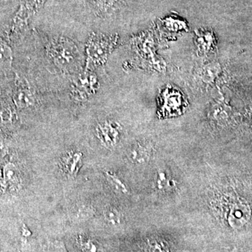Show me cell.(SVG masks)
Returning <instances> with one entry per match:
<instances>
[{"mask_svg":"<svg viewBox=\"0 0 252 252\" xmlns=\"http://www.w3.org/2000/svg\"><path fill=\"white\" fill-rule=\"evenodd\" d=\"M46 54L58 69L66 73H79L83 56L77 44L66 37L52 38L46 45Z\"/></svg>","mask_w":252,"mask_h":252,"instance_id":"cell-1","label":"cell"},{"mask_svg":"<svg viewBox=\"0 0 252 252\" xmlns=\"http://www.w3.org/2000/svg\"><path fill=\"white\" fill-rule=\"evenodd\" d=\"M119 44L117 35L93 33L88 39L85 50V70L93 71L104 65Z\"/></svg>","mask_w":252,"mask_h":252,"instance_id":"cell-2","label":"cell"},{"mask_svg":"<svg viewBox=\"0 0 252 252\" xmlns=\"http://www.w3.org/2000/svg\"><path fill=\"white\" fill-rule=\"evenodd\" d=\"M99 81L93 71L84 70L73 81L71 94L78 101H85L94 95L98 91Z\"/></svg>","mask_w":252,"mask_h":252,"instance_id":"cell-3","label":"cell"},{"mask_svg":"<svg viewBox=\"0 0 252 252\" xmlns=\"http://www.w3.org/2000/svg\"><path fill=\"white\" fill-rule=\"evenodd\" d=\"M95 133L102 145L107 148H112L117 145L120 139L121 127L113 121L104 120L96 126Z\"/></svg>","mask_w":252,"mask_h":252,"instance_id":"cell-4","label":"cell"},{"mask_svg":"<svg viewBox=\"0 0 252 252\" xmlns=\"http://www.w3.org/2000/svg\"><path fill=\"white\" fill-rule=\"evenodd\" d=\"M195 44L198 52L202 55H207L214 52L217 44V39L213 32L208 30H201L197 32Z\"/></svg>","mask_w":252,"mask_h":252,"instance_id":"cell-5","label":"cell"},{"mask_svg":"<svg viewBox=\"0 0 252 252\" xmlns=\"http://www.w3.org/2000/svg\"><path fill=\"white\" fill-rule=\"evenodd\" d=\"M94 13L99 16L112 14L122 8L127 0H91Z\"/></svg>","mask_w":252,"mask_h":252,"instance_id":"cell-6","label":"cell"},{"mask_svg":"<svg viewBox=\"0 0 252 252\" xmlns=\"http://www.w3.org/2000/svg\"><path fill=\"white\" fill-rule=\"evenodd\" d=\"M14 102L18 107L21 109L29 108L35 105V94L28 86H20L14 94Z\"/></svg>","mask_w":252,"mask_h":252,"instance_id":"cell-7","label":"cell"},{"mask_svg":"<svg viewBox=\"0 0 252 252\" xmlns=\"http://www.w3.org/2000/svg\"><path fill=\"white\" fill-rule=\"evenodd\" d=\"M3 177L9 185L16 187L21 184V173L18 167L12 162L6 164L3 170Z\"/></svg>","mask_w":252,"mask_h":252,"instance_id":"cell-8","label":"cell"},{"mask_svg":"<svg viewBox=\"0 0 252 252\" xmlns=\"http://www.w3.org/2000/svg\"><path fill=\"white\" fill-rule=\"evenodd\" d=\"M129 157L130 160L135 163H144L149 160L150 152L144 144H137L130 149Z\"/></svg>","mask_w":252,"mask_h":252,"instance_id":"cell-9","label":"cell"},{"mask_svg":"<svg viewBox=\"0 0 252 252\" xmlns=\"http://www.w3.org/2000/svg\"><path fill=\"white\" fill-rule=\"evenodd\" d=\"M219 71H220V67L215 63H211V64L204 66L203 69L199 73V75L204 83H206L207 84H210L215 81Z\"/></svg>","mask_w":252,"mask_h":252,"instance_id":"cell-10","label":"cell"},{"mask_svg":"<svg viewBox=\"0 0 252 252\" xmlns=\"http://www.w3.org/2000/svg\"><path fill=\"white\" fill-rule=\"evenodd\" d=\"M12 62V51L9 46L0 42V69H7Z\"/></svg>","mask_w":252,"mask_h":252,"instance_id":"cell-11","label":"cell"},{"mask_svg":"<svg viewBox=\"0 0 252 252\" xmlns=\"http://www.w3.org/2000/svg\"><path fill=\"white\" fill-rule=\"evenodd\" d=\"M104 220L112 225H118L122 221L120 212L114 207H108L104 211Z\"/></svg>","mask_w":252,"mask_h":252,"instance_id":"cell-12","label":"cell"},{"mask_svg":"<svg viewBox=\"0 0 252 252\" xmlns=\"http://www.w3.org/2000/svg\"><path fill=\"white\" fill-rule=\"evenodd\" d=\"M94 210L93 207L89 206V205H82L79 207L74 214V218L78 221H83L89 220L91 217L94 216Z\"/></svg>","mask_w":252,"mask_h":252,"instance_id":"cell-13","label":"cell"},{"mask_svg":"<svg viewBox=\"0 0 252 252\" xmlns=\"http://www.w3.org/2000/svg\"><path fill=\"white\" fill-rule=\"evenodd\" d=\"M79 246L84 252H102L98 245L91 239L84 238L80 236L79 239Z\"/></svg>","mask_w":252,"mask_h":252,"instance_id":"cell-14","label":"cell"},{"mask_svg":"<svg viewBox=\"0 0 252 252\" xmlns=\"http://www.w3.org/2000/svg\"><path fill=\"white\" fill-rule=\"evenodd\" d=\"M106 175L107 176V178L112 182V185L114 186V187H115L117 190H119V191L122 192V193H127V188H126L125 185L123 183L122 180L119 178L118 176L116 175L114 173H112V172H107Z\"/></svg>","mask_w":252,"mask_h":252,"instance_id":"cell-15","label":"cell"},{"mask_svg":"<svg viewBox=\"0 0 252 252\" xmlns=\"http://www.w3.org/2000/svg\"><path fill=\"white\" fill-rule=\"evenodd\" d=\"M81 155L80 154L77 153L73 154L72 158H69V161H68V165H69V170L70 173H74L77 172V165L79 164V161L81 160Z\"/></svg>","mask_w":252,"mask_h":252,"instance_id":"cell-16","label":"cell"},{"mask_svg":"<svg viewBox=\"0 0 252 252\" xmlns=\"http://www.w3.org/2000/svg\"><path fill=\"white\" fill-rule=\"evenodd\" d=\"M170 180H169V179H167L166 176H165V173L162 172H159L157 180L158 189H163L170 187V186H171L170 185Z\"/></svg>","mask_w":252,"mask_h":252,"instance_id":"cell-17","label":"cell"},{"mask_svg":"<svg viewBox=\"0 0 252 252\" xmlns=\"http://www.w3.org/2000/svg\"><path fill=\"white\" fill-rule=\"evenodd\" d=\"M52 252H68L65 245L61 241H56L53 243Z\"/></svg>","mask_w":252,"mask_h":252,"instance_id":"cell-18","label":"cell"},{"mask_svg":"<svg viewBox=\"0 0 252 252\" xmlns=\"http://www.w3.org/2000/svg\"><path fill=\"white\" fill-rule=\"evenodd\" d=\"M6 153H7V149L6 146L2 142H0V160L4 158Z\"/></svg>","mask_w":252,"mask_h":252,"instance_id":"cell-19","label":"cell"},{"mask_svg":"<svg viewBox=\"0 0 252 252\" xmlns=\"http://www.w3.org/2000/svg\"><path fill=\"white\" fill-rule=\"evenodd\" d=\"M3 177V172L1 171V169H0V180H1V178H2Z\"/></svg>","mask_w":252,"mask_h":252,"instance_id":"cell-20","label":"cell"}]
</instances>
